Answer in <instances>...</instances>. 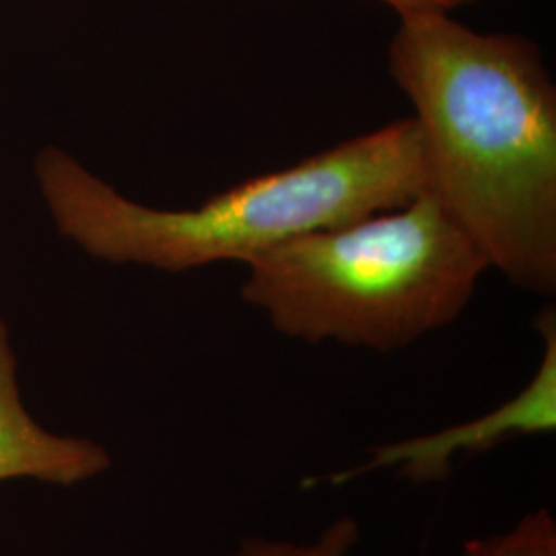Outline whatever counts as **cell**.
<instances>
[{
  "instance_id": "ba28073f",
  "label": "cell",
  "mask_w": 556,
  "mask_h": 556,
  "mask_svg": "<svg viewBox=\"0 0 556 556\" xmlns=\"http://www.w3.org/2000/svg\"><path fill=\"white\" fill-rule=\"evenodd\" d=\"M390 4L397 13L402 15H413V13H427V11H438V13H452L459 7L472 4L475 0H383Z\"/></svg>"
},
{
  "instance_id": "5b68a950",
  "label": "cell",
  "mask_w": 556,
  "mask_h": 556,
  "mask_svg": "<svg viewBox=\"0 0 556 556\" xmlns=\"http://www.w3.org/2000/svg\"><path fill=\"white\" fill-rule=\"evenodd\" d=\"M110 464L112 457L98 441L50 433L27 413L7 324L0 318V482L27 478L68 489L101 477Z\"/></svg>"
},
{
  "instance_id": "3957f363",
  "label": "cell",
  "mask_w": 556,
  "mask_h": 556,
  "mask_svg": "<svg viewBox=\"0 0 556 556\" xmlns=\"http://www.w3.org/2000/svg\"><path fill=\"white\" fill-rule=\"evenodd\" d=\"M245 268L241 298L280 334L392 353L454 324L491 266L425 190L400 208L291 239Z\"/></svg>"
},
{
  "instance_id": "52a82bcc",
  "label": "cell",
  "mask_w": 556,
  "mask_h": 556,
  "mask_svg": "<svg viewBox=\"0 0 556 556\" xmlns=\"http://www.w3.org/2000/svg\"><path fill=\"white\" fill-rule=\"evenodd\" d=\"M358 523L351 516L330 521L312 542L248 538L229 556H351L358 542Z\"/></svg>"
},
{
  "instance_id": "7a4b0ae2",
  "label": "cell",
  "mask_w": 556,
  "mask_h": 556,
  "mask_svg": "<svg viewBox=\"0 0 556 556\" xmlns=\"http://www.w3.org/2000/svg\"><path fill=\"white\" fill-rule=\"evenodd\" d=\"M38 174L62 233L91 256L172 273L248 264L291 239L400 208L429 188L415 118L245 179L188 211L130 202L54 149L41 155Z\"/></svg>"
},
{
  "instance_id": "6da1fadb",
  "label": "cell",
  "mask_w": 556,
  "mask_h": 556,
  "mask_svg": "<svg viewBox=\"0 0 556 556\" xmlns=\"http://www.w3.org/2000/svg\"><path fill=\"white\" fill-rule=\"evenodd\" d=\"M390 75L415 105L429 192L519 289L556 291V89L534 41L402 15Z\"/></svg>"
},
{
  "instance_id": "277c9868",
  "label": "cell",
  "mask_w": 556,
  "mask_h": 556,
  "mask_svg": "<svg viewBox=\"0 0 556 556\" xmlns=\"http://www.w3.org/2000/svg\"><path fill=\"white\" fill-rule=\"evenodd\" d=\"M544 355L534 378L517 394L482 417L441 429L422 438L379 445L367 462L328 480L334 484L365 477L381 468H396L400 477L415 482H435L450 475L452 462L462 454H480L507 439L546 435L556 429V316L544 309L536 319Z\"/></svg>"
},
{
  "instance_id": "8992f818",
  "label": "cell",
  "mask_w": 556,
  "mask_h": 556,
  "mask_svg": "<svg viewBox=\"0 0 556 556\" xmlns=\"http://www.w3.org/2000/svg\"><path fill=\"white\" fill-rule=\"evenodd\" d=\"M459 556H556V521L548 509L521 517L507 532L464 542Z\"/></svg>"
}]
</instances>
